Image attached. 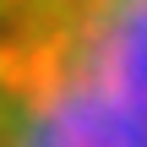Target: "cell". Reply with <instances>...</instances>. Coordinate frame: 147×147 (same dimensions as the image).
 <instances>
[{"label":"cell","mask_w":147,"mask_h":147,"mask_svg":"<svg viewBox=\"0 0 147 147\" xmlns=\"http://www.w3.org/2000/svg\"><path fill=\"white\" fill-rule=\"evenodd\" d=\"M0 147H147V0L0 5Z\"/></svg>","instance_id":"cell-1"}]
</instances>
